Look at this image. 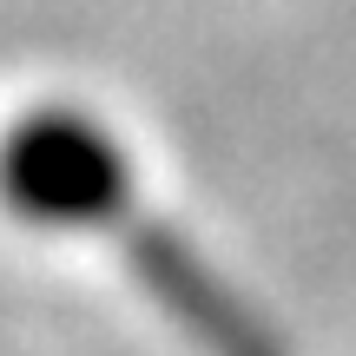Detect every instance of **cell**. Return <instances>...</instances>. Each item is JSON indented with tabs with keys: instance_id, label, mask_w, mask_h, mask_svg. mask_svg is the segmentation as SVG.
<instances>
[{
	"instance_id": "1",
	"label": "cell",
	"mask_w": 356,
	"mask_h": 356,
	"mask_svg": "<svg viewBox=\"0 0 356 356\" xmlns=\"http://www.w3.org/2000/svg\"><path fill=\"white\" fill-rule=\"evenodd\" d=\"M0 198L33 225L99 231L198 356H284L277 330L244 304V291H231L211 257L145 204L126 152L99 119L66 106L20 113L0 132Z\"/></svg>"
}]
</instances>
